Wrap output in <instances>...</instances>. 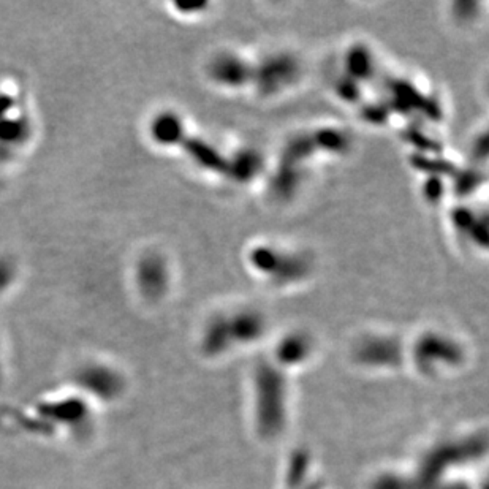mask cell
<instances>
[{
  "label": "cell",
  "instance_id": "cell-1",
  "mask_svg": "<svg viewBox=\"0 0 489 489\" xmlns=\"http://www.w3.org/2000/svg\"><path fill=\"white\" fill-rule=\"evenodd\" d=\"M282 369L276 363H261L254 375L252 420L263 441L279 437L290 420V386Z\"/></svg>",
  "mask_w": 489,
  "mask_h": 489
},
{
  "label": "cell",
  "instance_id": "cell-2",
  "mask_svg": "<svg viewBox=\"0 0 489 489\" xmlns=\"http://www.w3.org/2000/svg\"><path fill=\"white\" fill-rule=\"evenodd\" d=\"M265 320L252 310L213 319L204 328L202 348L208 357H222L233 347L250 346L265 335Z\"/></svg>",
  "mask_w": 489,
  "mask_h": 489
},
{
  "label": "cell",
  "instance_id": "cell-3",
  "mask_svg": "<svg viewBox=\"0 0 489 489\" xmlns=\"http://www.w3.org/2000/svg\"><path fill=\"white\" fill-rule=\"evenodd\" d=\"M412 359L421 374L437 377L463 366L464 348L447 336L427 332L416 341Z\"/></svg>",
  "mask_w": 489,
  "mask_h": 489
},
{
  "label": "cell",
  "instance_id": "cell-4",
  "mask_svg": "<svg viewBox=\"0 0 489 489\" xmlns=\"http://www.w3.org/2000/svg\"><path fill=\"white\" fill-rule=\"evenodd\" d=\"M359 364L375 368H396L401 364V348L398 342L386 337H371L357 348Z\"/></svg>",
  "mask_w": 489,
  "mask_h": 489
},
{
  "label": "cell",
  "instance_id": "cell-5",
  "mask_svg": "<svg viewBox=\"0 0 489 489\" xmlns=\"http://www.w3.org/2000/svg\"><path fill=\"white\" fill-rule=\"evenodd\" d=\"M309 353L310 344L303 336H288L277 347L276 364H279L283 369L294 368V366L303 364L309 358Z\"/></svg>",
  "mask_w": 489,
  "mask_h": 489
},
{
  "label": "cell",
  "instance_id": "cell-6",
  "mask_svg": "<svg viewBox=\"0 0 489 489\" xmlns=\"http://www.w3.org/2000/svg\"><path fill=\"white\" fill-rule=\"evenodd\" d=\"M211 69H213L211 75L220 85L241 86L246 80V65L240 59L230 57V55H220L217 60H214Z\"/></svg>",
  "mask_w": 489,
  "mask_h": 489
}]
</instances>
